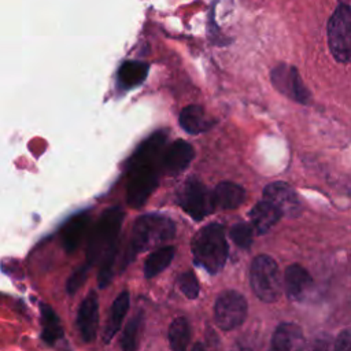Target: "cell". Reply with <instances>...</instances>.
I'll use <instances>...</instances> for the list:
<instances>
[{
    "instance_id": "obj_18",
    "label": "cell",
    "mask_w": 351,
    "mask_h": 351,
    "mask_svg": "<svg viewBox=\"0 0 351 351\" xmlns=\"http://www.w3.org/2000/svg\"><path fill=\"white\" fill-rule=\"evenodd\" d=\"M128 308H129V292L123 291L117 296V299L114 300V303L111 306L108 319L103 329V341L104 343H110L111 339L117 335V332L119 330L121 324L128 313Z\"/></svg>"
},
{
    "instance_id": "obj_3",
    "label": "cell",
    "mask_w": 351,
    "mask_h": 351,
    "mask_svg": "<svg viewBox=\"0 0 351 351\" xmlns=\"http://www.w3.org/2000/svg\"><path fill=\"white\" fill-rule=\"evenodd\" d=\"M174 234L176 225L169 217L160 214H145L138 217L132 229L130 244L123 259V266L133 261L138 252L169 241Z\"/></svg>"
},
{
    "instance_id": "obj_25",
    "label": "cell",
    "mask_w": 351,
    "mask_h": 351,
    "mask_svg": "<svg viewBox=\"0 0 351 351\" xmlns=\"http://www.w3.org/2000/svg\"><path fill=\"white\" fill-rule=\"evenodd\" d=\"M230 239L240 248H250L252 244V226L245 222H239L230 229Z\"/></svg>"
},
{
    "instance_id": "obj_22",
    "label": "cell",
    "mask_w": 351,
    "mask_h": 351,
    "mask_svg": "<svg viewBox=\"0 0 351 351\" xmlns=\"http://www.w3.org/2000/svg\"><path fill=\"white\" fill-rule=\"evenodd\" d=\"M174 254H176V248L173 245L162 247L151 252L144 262V277L152 278L158 276L162 270H165L170 265V262L174 258Z\"/></svg>"
},
{
    "instance_id": "obj_16",
    "label": "cell",
    "mask_w": 351,
    "mask_h": 351,
    "mask_svg": "<svg viewBox=\"0 0 351 351\" xmlns=\"http://www.w3.org/2000/svg\"><path fill=\"white\" fill-rule=\"evenodd\" d=\"M244 200H245L244 188L230 181L219 182L213 191L214 207H219L222 210H233L239 207Z\"/></svg>"
},
{
    "instance_id": "obj_9",
    "label": "cell",
    "mask_w": 351,
    "mask_h": 351,
    "mask_svg": "<svg viewBox=\"0 0 351 351\" xmlns=\"http://www.w3.org/2000/svg\"><path fill=\"white\" fill-rule=\"evenodd\" d=\"M273 85L292 100L307 104L310 101V92L304 86L298 70L288 64H278L271 71Z\"/></svg>"
},
{
    "instance_id": "obj_21",
    "label": "cell",
    "mask_w": 351,
    "mask_h": 351,
    "mask_svg": "<svg viewBox=\"0 0 351 351\" xmlns=\"http://www.w3.org/2000/svg\"><path fill=\"white\" fill-rule=\"evenodd\" d=\"M148 74V64L138 60H126L118 70V80L123 88L140 85Z\"/></svg>"
},
{
    "instance_id": "obj_17",
    "label": "cell",
    "mask_w": 351,
    "mask_h": 351,
    "mask_svg": "<svg viewBox=\"0 0 351 351\" xmlns=\"http://www.w3.org/2000/svg\"><path fill=\"white\" fill-rule=\"evenodd\" d=\"M178 122H180L181 128L186 133H191V134H199V133L207 132L214 123V121H211L206 115L204 110L197 104H191V106L185 107L180 112Z\"/></svg>"
},
{
    "instance_id": "obj_19",
    "label": "cell",
    "mask_w": 351,
    "mask_h": 351,
    "mask_svg": "<svg viewBox=\"0 0 351 351\" xmlns=\"http://www.w3.org/2000/svg\"><path fill=\"white\" fill-rule=\"evenodd\" d=\"M40 315H41V337L47 344H55L59 339L63 337V328L58 314L47 303H40Z\"/></svg>"
},
{
    "instance_id": "obj_20",
    "label": "cell",
    "mask_w": 351,
    "mask_h": 351,
    "mask_svg": "<svg viewBox=\"0 0 351 351\" xmlns=\"http://www.w3.org/2000/svg\"><path fill=\"white\" fill-rule=\"evenodd\" d=\"M302 340L300 329L293 324H281L271 336L269 351H292L298 341Z\"/></svg>"
},
{
    "instance_id": "obj_6",
    "label": "cell",
    "mask_w": 351,
    "mask_h": 351,
    "mask_svg": "<svg viewBox=\"0 0 351 351\" xmlns=\"http://www.w3.org/2000/svg\"><path fill=\"white\" fill-rule=\"evenodd\" d=\"M328 38L332 55L343 63L351 62V8L340 4L328 23Z\"/></svg>"
},
{
    "instance_id": "obj_27",
    "label": "cell",
    "mask_w": 351,
    "mask_h": 351,
    "mask_svg": "<svg viewBox=\"0 0 351 351\" xmlns=\"http://www.w3.org/2000/svg\"><path fill=\"white\" fill-rule=\"evenodd\" d=\"M89 266H90V265L86 262L85 265L80 266L78 269H75V270L70 274V277H69L67 281H66V291H67L69 295H74V293L82 287V284H84L85 280H86Z\"/></svg>"
},
{
    "instance_id": "obj_2",
    "label": "cell",
    "mask_w": 351,
    "mask_h": 351,
    "mask_svg": "<svg viewBox=\"0 0 351 351\" xmlns=\"http://www.w3.org/2000/svg\"><path fill=\"white\" fill-rule=\"evenodd\" d=\"M123 222V211L119 207L104 210L90 230L86 247V262L89 265L100 262L97 282L106 288L114 274V263L118 250V237Z\"/></svg>"
},
{
    "instance_id": "obj_10",
    "label": "cell",
    "mask_w": 351,
    "mask_h": 351,
    "mask_svg": "<svg viewBox=\"0 0 351 351\" xmlns=\"http://www.w3.org/2000/svg\"><path fill=\"white\" fill-rule=\"evenodd\" d=\"M263 199L276 206L282 215L296 217L302 211L296 192L285 182L276 181L263 189Z\"/></svg>"
},
{
    "instance_id": "obj_24",
    "label": "cell",
    "mask_w": 351,
    "mask_h": 351,
    "mask_svg": "<svg viewBox=\"0 0 351 351\" xmlns=\"http://www.w3.org/2000/svg\"><path fill=\"white\" fill-rule=\"evenodd\" d=\"M143 319H144V314L140 310L126 324V326L121 335V341H119L122 351H136L140 329L143 326Z\"/></svg>"
},
{
    "instance_id": "obj_31",
    "label": "cell",
    "mask_w": 351,
    "mask_h": 351,
    "mask_svg": "<svg viewBox=\"0 0 351 351\" xmlns=\"http://www.w3.org/2000/svg\"><path fill=\"white\" fill-rule=\"evenodd\" d=\"M192 351H206V348H204V346H203L202 343H196V344L193 346Z\"/></svg>"
},
{
    "instance_id": "obj_13",
    "label": "cell",
    "mask_w": 351,
    "mask_h": 351,
    "mask_svg": "<svg viewBox=\"0 0 351 351\" xmlns=\"http://www.w3.org/2000/svg\"><path fill=\"white\" fill-rule=\"evenodd\" d=\"M193 156L192 145L184 140H177L163 152V167L169 173H180L189 166Z\"/></svg>"
},
{
    "instance_id": "obj_5",
    "label": "cell",
    "mask_w": 351,
    "mask_h": 351,
    "mask_svg": "<svg viewBox=\"0 0 351 351\" xmlns=\"http://www.w3.org/2000/svg\"><path fill=\"white\" fill-rule=\"evenodd\" d=\"M250 282L254 293L266 303L276 302L281 295V274L273 258L258 255L250 269Z\"/></svg>"
},
{
    "instance_id": "obj_23",
    "label": "cell",
    "mask_w": 351,
    "mask_h": 351,
    "mask_svg": "<svg viewBox=\"0 0 351 351\" xmlns=\"http://www.w3.org/2000/svg\"><path fill=\"white\" fill-rule=\"evenodd\" d=\"M189 336L191 329L188 319L185 317L176 318L169 326V343L171 351H186Z\"/></svg>"
},
{
    "instance_id": "obj_26",
    "label": "cell",
    "mask_w": 351,
    "mask_h": 351,
    "mask_svg": "<svg viewBox=\"0 0 351 351\" xmlns=\"http://www.w3.org/2000/svg\"><path fill=\"white\" fill-rule=\"evenodd\" d=\"M177 285L181 289V292L189 298L196 299L199 295V282L196 280V276L193 271H184L177 278Z\"/></svg>"
},
{
    "instance_id": "obj_28",
    "label": "cell",
    "mask_w": 351,
    "mask_h": 351,
    "mask_svg": "<svg viewBox=\"0 0 351 351\" xmlns=\"http://www.w3.org/2000/svg\"><path fill=\"white\" fill-rule=\"evenodd\" d=\"M335 351H351V329H346L337 336Z\"/></svg>"
},
{
    "instance_id": "obj_14",
    "label": "cell",
    "mask_w": 351,
    "mask_h": 351,
    "mask_svg": "<svg viewBox=\"0 0 351 351\" xmlns=\"http://www.w3.org/2000/svg\"><path fill=\"white\" fill-rule=\"evenodd\" d=\"M89 225V214L82 211L71 217L60 229V241L66 252H73L81 243Z\"/></svg>"
},
{
    "instance_id": "obj_12",
    "label": "cell",
    "mask_w": 351,
    "mask_h": 351,
    "mask_svg": "<svg viewBox=\"0 0 351 351\" xmlns=\"http://www.w3.org/2000/svg\"><path fill=\"white\" fill-rule=\"evenodd\" d=\"M99 325V303L97 296L92 291L81 303L77 314V328L84 341L90 343L96 337Z\"/></svg>"
},
{
    "instance_id": "obj_30",
    "label": "cell",
    "mask_w": 351,
    "mask_h": 351,
    "mask_svg": "<svg viewBox=\"0 0 351 351\" xmlns=\"http://www.w3.org/2000/svg\"><path fill=\"white\" fill-rule=\"evenodd\" d=\"M232 351H252V350H251V347L245 346L244 343H241V341H237V343L233 346Z\"/></svg>"
},
{
    "instance_id": "obj_8",
    "label": "cell",
    "mask_w": 351,
    "mask_h": 351,
    "mask_svg": "<svg viewBox=\"0 0 351 351\" xmlns=\"http://www.w3.org/2000/svg\"><path fill=\"white\" fill-rule=\"evenodd\" d=\"M178 204L195 221L207 217L213 208V193L196 178H188L178 192Z\"/></svg>"
},
{
    "instance_id": "obj_7",
    "label": "cell",
    "mask_w": 351,
    "mask_h": 351,
    "mask_svg": "<svg viewBox=\"0 0 351 351\" xmlns=\"http://www.w3.org/2000/svg\"><path fill=\"white\" fill-rule=\"evenodd\" d=\"M245 315L247 300L240 292L234 289H226L218 295L214 306V317L217 325L221 329H236L244 322Z\"/></svg>"
},
{
    "instance_id": "obj_15",
    "label": "cell",
    "mask_w": 351,
    "mask_h": 351,
    "mask_svg": "<svg viewBox=\"0 0 351 351\" xmlns=\"http://www.w3.org/2000/svg\"><path fill=\"white\" fill-rule=\"evenodd\" d=\"M282 217L281 211L273 206L267 200L258 202L250 211V219L252 223V228L256 230L258 234H263L269 232Z\"/></svg>"
},
{
    "instance_id": "obj_29",
    "label": "cell",
    "mask_w": 351,
    "mask_h": 351,
    "mask_svg": "<svg viewBox=\"0 0 351 351\" xmlns=\"http://www.w3.org/2000/svg\"><path fill=\"white\" fill-rule=\"evenodd\" d=\"M310 351H329L326 343L324 341H315L314 346L310 348Z\"/></svg>"
},
{
    "instance_id": "obj_4",
    "label": "cell",
    "mask_w": 351,
    "mask_h": 351,
    "mask_svg": "<svg viewBox=\"0 0 351 351\" xmlns=\"http://www.w3.org/2000/svg\"><path fill=\"white\" fill-rule=\"evenodd\" d=\"M193 261L197 266L217 274L225 266L228 258V241L225 229L221 223H208L203 226L192 239Z\"/></svg>"
},
{
    "instance_id": "obj_1",
    "label": "cell",
    "mask_w": 351,
    "mask_h": 351,
    "mask_svg": "<svg viewBox=\"0 0 351 351\" xmlns=\"http://www.w3.org/2000/svg\"><path fill=\"white\" fill-rule=\"evenodd\" d=\"M165 141V133H154L129 159L126 200L133 208H140L158 186V159Z\"/></svg>"
},
{
    "instance_id": "obj_11",
    "label": "cell",
    "mask_w": 351,
    "mask_h": 351,
    "mask_svg": "<svg viewBox=\"0 0 351 351\" xmlns=\"http://www.w3.org/2000/svg\"><path fill=\"white\" fill-rule=\"evenodd\" d=\"M284 284L287 296L295 302L306 300L314 285L308 271L298 263L289 265L285 269Z\"/></svg>"
}]
</instances>
